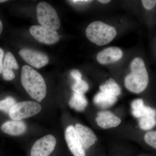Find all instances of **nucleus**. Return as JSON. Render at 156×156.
Instances as JSON below:
<instances>
[{
    "label": "nucleus",
    "instance_id": "10",
    "mask_svg": "<svg viewBox=\"0 0 156 156\" xmlns=\"http://www.w3.org/2000/svg\"><path fill=\"white\" fill-rule=\"evenodd\" d=\"M123 55L122 51L120 48L111 47L104 49L98 53L96 59L101 64H110L119 61Z\"/></svg>",
    "mask_w": 156,
    "mask_h": 156
},
{
    "label": "nucleus",
    "instance_id": "11",
    "mask_svg": "<svg viewBox=\"0 0 156 156\" xmlns=\"http://www.w3.org/2000/svg\"><path fill=\"white\" fill-rule=\"evenodd\" d=\"M75 128L84 148L88 149L97 141V138L95 133L89 127L76 124Z\"/></svg>",
    "mask_w": 156,
    "mask_h": 156
},
{
    "label": "nucleus",
    "instance_id": "30",
    "mask_svg": "<svg viewBox=\"0 0 156 156\" xmlns=\"http://www.w3.org/2000/svg\"><path fill=\"white\" fill-rule=\"evenodd\" d=\"M8 2V1L6 0H0V3L6 2Z\"/></svg>",
    "mask_w": 156,
    "mask_h": 156
},
{
    "label": "nucleus",
    "instance_id": "29",
    "mask_svg": "<svg viewBox=\"0 0 156 156\" xmlns=\"http://www.w3.org/2000/svg\"><path fill=\"white\" fill-rule=\"evenodd\" d=\"M3 29V26L2 22V20L0 19V35L1 34L2 32Z\"/></svg>",
    "mask_w": 156,
    "mask_h": 156
},
{
    "label": "nucleus",
    "instance_id": "28",
    "mask_svg": "<svg viewBox=\"0 0 156 156\" xmlns=\"http://www.w3.org/2000/svg\"><path fill=\"white\" fill-rule=\"evenodd\" d=\"M98 2L101 3V4H106L109 3L111 1H109V0H99V1H98Z\"/></svg>",
    "mask_w": 156,
    "mask_h": 156
},
{
    "label": "nucleus",
    "instance_id": "16",
    "mask_svg": "<svg viewBox=\"0 0 156 156\" xmlns=\"http://www.w3.org/2000/svg\"><path fill=\"white\" fill-rule=\"evenodd\" d=\"M101 92L117 97L121 93V89L112 78H110L105 82L104 84L99 87Z\"/></svg>",
    "mask_w": 156,
    "mask_h": 156
},
{
    "label": "nucleus",
    "instance_id": "17",
    "mask_svg": "<svg viewBox=\"0 0 156 156\" xmlns=\"http://www.w3.org/2000/svg\"><path fill=\"white\" fill-rule=\"evenodd\" d=\"M69 105L72 108L79 112L83 111L88 105V101L84 94L74 92L69 101Z\"/></svg>",
    "mask_w": 156,
    "mask_h": 156
},
{
    "label": "nucleus",
    "instance_id": "18",
    "mask_svg": "<svg viewBox=\"0 0 156 156\" xmlns=\"http://www.w3.org/2000/svg\"><path fill=\"white\" fill-rule=\"evenodd\" d=\"M156 113L147 115L139 119L138 125L140 128L144 130H149L156 125Z\"/></svg>",
    "mask_w": 156,
    "mask_h": 156
},
{
    "label": "nucleus",
    "instance_id": "20",
    "mask_svg": "<svg viewBox=\"0 0 156 156\" xmlns=\"http://www.w3.org/2000/svg\"><path fill=\"white\" fill-rule=\"evenodd\" d=\"M156 113V111L150 107L144 105L140 108L132 110V114L134 117L136 118H141L146 115L152 114Z\"/></svg>",
    "mask_w": 156,
    "mask_h": 156
},
{
    "label": "nucleus",
    "instance_id": "5",
    "mask_svg": "<svg viewBox=\"0 0 156 156\" xmlns=\"http://www.w3.org/2000/svg\"><path fill=\"white\" fill-rule=\"evenodd\" d=\"M41 109V105L38 102L27 101L15 104L9 114L12 120L20 121L35 115Z\"/></svg>",
    "mask_w": 156,
    "mask_h": 156
},
{
    "label": "nucleus",
    "instance_id": "26",
    "mask_svg": "<svg viewBox=\"0 0 156 156\" xmlns=\"http://www.w3.org/2000/svg\"><path fill=\"white\" fill-rule=\"evenodd\" d=\"M4 56V50L0 48V74L2 73L3 72V57Z\"/></svg>",
    "mask_w": 156,
    "mask_h": 156
},
{
    "label": "nucleus",
    "instance_id": "14",
    "mask_svg": "<svg viewBox=\"0 0 156 156\" xmlns=\"http://www.w3.org/2000/svg\"><path fill=\"white\" fill-rule=\"evenodd\" d=\"M1 129L6 134L16 136L24 134L27 131V127L26 124L21 120H13L4 123Z\"/></svg>",
    "mask_w": 156,
    "mask_h": 156
},
{
    "label": "nucleus",
    "instance_id": "21",
    "mask_svg": "<svg viewBox=\"0 0 156 156\" xmlns=\"http://www.w3.org/2000/svg\"><path fill=\"white\" fill-rule=\"evenodd\" d=\"M72 88L74 92L84 94L89 90V86L87 82L82 80L76 82Z\"/></svg>",
    "mask_w": 156,
    "mask_h": 156
},
{
    "label": "nucleus",
    "instance_id": "2",
    "mask_svg": "<svg viewBox=\"0 0 156 156\" xmlns=\"http://www.w3.org/2000/svg\"><path fill=\"white\" fill-rule=\"evenodd\" d=\"M130 70L131 73L125 77V87L133 93H141L146 89L149 80L143 59L140 57L134 58L130 64Z\"/></svg>",
    "mask_w": 156,
    "mask_h": 156
},
{
    "label": "nucleus",
    "instance_id": "3",
    "mask_svg": "<svg viewBox=\"0 0 156 156\" xmlns=\"http://www.w3.org/2000/svg\"><path fill=\"white\" fill-rule=\"evenodd\" d=\"M117 34L115 27L100 21L91 23L86 30L88 40L98 46L108 44L114 40Z\"/></svg>",
    "mask_w": 156,
    "mask_h": 156
},
{
    "label": "nucleus",
    "instance_id": "22",
    "mask_svg": "<svg viewBox=\"0 0 156 156\" xmlns=\"http://www.w3.org/2000/svg\"><path fill=\"white\" fill-rule=\"evenodd\" d=\"M144 140L147 144L156 149V131H150L144 135Z\"/></svg>",
    "mask_w": 156,
    "mask_h": 156
},
{
    "label": "nucleus",
    "instance_id": "15",
    "mask_svg": "<svg viewBox=\"0 0 156 156\" xmlns=\"http://www.w3.org/2000/svg\"><path fill=\"white\" fill-rule=\"evenodd\" d=\"M117 101V97L101 92L98 93L93 99V101L95 105L101 109L110 107L115 103Z\"/></svg>",
    "mask_w": 156,
    "mask_h": 156
},
{
    "label": "nucleus",
    "instance_id": "12",
    "mask_svg": "<svg viewBox=\"0 0 156 156\" xmlns=\"http://www.w3.org/2000/svg\"><path fill=\"white\" fill-rule=\"evenodd\" d=\"M98 125L104 129L114 128L120 125V118L108 111H102L98 113L95 119Z\"/></svg>",
    "mask_w": 156,
    "mask_h": 156
},
{
    "label": "nucleus",
    "instance_id": "25",
    "mask_svg": "<svg viewBox=\"0 0 156 156\" xmlns=\"http://www.w3.org/2000/svg\"><path fill=\"white\" fill-rule=\"evenodd\" d=\"M71 76L76 82L82 80V75L80 71L77 69H74L70 73Z\"/></svg>",
    "mask_w": 156,
    "mask_h": 156
},
{
    "label": "nucleus",
    "instance_id": "7",
    "mask_svg": "<svg viewBox=\"0 0 156 156\" xmlns=\"http://www.w3.org/2000/svg\"><path fill=\"white\" fill-rule=\"evenodd\" d=\"M30 32L37 41L46 44H53L59 41V35L56 30L45 28L41 26H32Z\"/></svg>",
    "mask_w": 156,
    "mask_h": 156
},
{
    "label": "nucleus",
    "instance_id": "24",
    "mask_svg": "<svg viewBox=\"0 0 156 156\" xmlns=\"http://www.w3.org/2000/svg\"><path fill=\"white\" fill-rule=\"evenodd\" d=\"M144 105V102L143 100L141 98H138V99H135L132 101L131 104V108L132 110H135L140 108Z\"/></svg>",
    "mask_w": 156,
    "mask_h": 156
},
{
    "label": "nucleus",
    "instance_id": "9",
    "mask_svg": "<svg viewBox=\"0 0 156 156\" xmlns=\"http://www.w3.org/2000/svg\"><path fill=\"white\" fill-rule=\"evenodd\" d=\"M65 137L70 151L74 156H86L83 146L73 126H68L65 132Z\"/></svg>",
    "mask_w": 156,
    "mask_h": 156
},
{
    "label": "nucleus",
    "instance_id": "13",
    "mask_svg": "<svg viewBox=\"0 0 156 156\" xmlns=\"http://www.w3.org/2000/svg\"><path fill=\"white\" fill-rule=\"evenodd\" d=\"M18 68L19 65L13 54L11 52H7L3 62V79L7 81L14 80L15 75L13 69H17Z\"/></svg>",
    "mask_w": 156,
    "mask_h": 156
},
{
    "label": "nucleus",
    "instance_id": "27",
    "mask_svg": "<svg viewBox=\"0 0 156 156\" xmlns=\"http://www.w3.org/2000/svg\"><path fill=\"white\" fill-rule=\"evenodd\" d=\"M70 2H72L74 4H84L89 3L92 2V1H87V0H73V1H70Z\"/></svg>",
    "mask_w": 156,
    "mask_h": 156
},
{
    "label": "nucleus",
    "instance_id": "1",
    "mask_svg": "<svg viewBox=\"0 0 156 156\" xmlns=\"http://www.w3.org/2000/svg\"><path fill=\"white\" fill-rule=\"evenodd\" d=\"M21 82L23 87L33 99L41 101L47 94V86L44 78L37 71L27 65L23 66Z\"/></svg>",
    "mask_w": 156,
    "mask_h": 156
},
{
    "label": "nucleus",
    "instance_id": "19",
    "mask_svg": "<svg viewBox=\"0 0 156 156\" xmlns=\"http://www.w3.org/2000/svg\"><path fill=\"white\" fill-rule=\"evenodd\" d=\"M16 103L14 98L9 96L5 99L0 100V111L9 113L11 108Z\"/></svg>",
    "mask_w": 156,
    "mask_h": 156
},
{
    "label": "nucleus",
    "instance_id": "6",
    "mask_svg": "<svg viewBox=\"0 0 156 156\" xmlns=\"http://www.w3.org/2000/svg\"><path fill=\"white\" fill-rule=\"evenodd\" d=\"M56 138L48 134L37 140L31 148L30 156H50L55 150Z\"/></svg>",
    "mask_w": 156,
    "mask_h": 156
},
{
    "label": "nucleus",
    "instance_id": "4",
    "mask_svg": "<svg viewBox=\"0 0 156 156\" xmlns=\"http://www.w3.org/2000/svg\"><path fill=\"white\" fill-rule=\"evenodd\" d=\"M38 21L41 26L56 30L60 26V22L55 9L46 2L39 3L37 8Z\"/></svg>",
    "mask_w": 156,
    "mask_h": 156
},
{
    "label": "nucleus",
    "instance_id": "23",
    "mask_svg": "<svg viewBox=\"0 0 156 156\" xmlns=\"http://www.w3.org/2000/svg\"><path fill=\"white\" fill-rule=\"evenodd\" d=\"M143 7L147 11H151L156 7V0H143Z\"/></svg>",
    "mask_w": 156,
    "mask_h": 156
},
{
    "label": "nucleus",
    "instance_id": "8",
    "mask_svg": "<svg viewBox=\"0 0 156 156\" xmlns=\"http://www.w3.org/2000/svg\"><path fill=\"white\" fill-rule=\"evenodd\" d=\"M19 53L27 63L36 68L44 67L49 62V58L44 53L29 48L21 49Z\"/></svg>",
    "mask_w": 156,
    "mask_h": 156
}]
</instances>
